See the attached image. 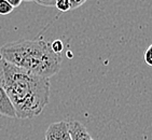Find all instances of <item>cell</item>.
I'll list each match as a JSON object with an SVG mask.
<instances>
[{
    "instance_id": "1",
    "label": "cell",
    "mask_w": 152,
    "mask_h": 140,
    "mask_svg": "<svg viewBox=\"0 0 152 140\" xmlns=\"http://www.w3.org/2000/svg\"><path fill=\"white\" fill-rule=\"evenodd\" d=\"M0 79L14 106L16 117L31 119L43 111L50 101V80L0 61Z\"/></svg>"
},
{
    "instance_id": "2",
    "label": "cell",
    "mask_w": 152,
    "mask_h": 140,
    "mask_svg": "<svg viewBox=\"0 0 152 140\" xmlns=\"http://www.w3.org/2000/svg\"><path fill=\"white\" fill-rule=\"evenodd\" d=\"M3 61L28 72L50 79L61 67V54L52 50L51 43L42 39L20 40L6 43L0 49Z\"/></svg>"
},
{
    "instance_id": "3",
    "label": "cell",
    "mask_w": 152,
    "mask_h": 140,
    "mask_svg": "<svg viewBox=\"0 0 152 140\" xmlns=\"http://www.w3.org/2000/svg\"><path fill=\"white\" fill-rule=\"evenodd\" d=\"M45 140H72L67 121L52 123L45 131Z\"/></svg>"
},
{
    "instance_id": "4",
    "label": "cell",
    "mask_w": 152,
    "mask_h": 140,
    "mask_svg": "<svg viewBox=\"0 0 152 140\" xmlns=\"http://www.w3.org/2000/svg\"><path fill=\"white\" fill-rule=\"evenodd\" d=\"M0 114L9 117H16L14 106L12 104L10 97L8 96L6 90L3 88L1 79H0Z\"/></svg>"
},
{
    "instance_id": "5",
    "label": "cell",
    "mask_w": 152,
    "mask_h": 140,
    "mask_svg": "<svg viewBox=\"0 0 152 140\" xmlns=\"http://www.w3.org/2000/svg\"><path fill=\"white\" fill-rule=\"evenodd\" d=\"M68 128L72 140H91L92 137L88 129L79 121H67Z\"/></svg>"
},
{
    "instance_id": "6",
    "label": "cell",
    "mask_w": 152,
    "mask_h": 140,
    "mask_svg": "<svg viewBox=\"0 0 152 140\" xmlns=\"http://www.w3.org/2000/svg\"><path fill=\"white\" fill-rule=\"evenodd\" d=\"M57 8V10L61 12H68L71 9V3L69 0H56L55 6Z\"/></svg>"
},
{
    "instance_id": "7",
    "label": "cell",
    "mask_w": 152,
    "mask_h": 140,
    "mask_svg": "<svg viewBox=\"0 0 152 140\" xmlns=\"http://www.w3.org/2000/svg\"><path fill=\"white\" fill-rule=\"evenodd\" d=\"M13 7L10 4L7 0H0V14L1 15H7L10 14L13 11Z\"/></svg>"
},
{
    "instance_id": "8",
    "label": "cell",
    "mask_w": 152,
    "mask_h": 140,
    "mask_svg": "<svg viewBox=\"0 0 152 140\" xmlns=\"http://www.w3.org/2000/svg\"><path fill=\"white\" fill-rule=\"evenodd\" d=\"M51 47H52V50L54 52L58 53V54H61L63 52V50H64V43L61 40H54L51 43Z\"/></svg>"
},
{
    "instance_id": "9",
    "label": "cell",
    "mask_w": 152,
    "mask_h": 140,
    "mask_svg": "<svg viewBox=\"0 0 152 140\" xmlns=\"http://www.w3.org/2000/svg\"><path fill=\"white\" fill-rule=\"evenodd\" d=\"M145 61H146L147 65H149L152 67V44L149 45V47L146 50L145 53Z\"/></svg>"
},
{
    "instance_id": "10",
    "label": "cell",
    "mask_w": 152,
    "mask_h": 140,
    "mask_svg": "<svg viewBox=\"0 0 152 140\" xmlns=\"http://www.w3.org/2000/svg\"><path fill=\"white\" fill-rule=\"evenodd\" d=\"M35 1L40 6L44 7H54L56 2V0H35Z\"/></svg>"
},
{
    "instance_id": "11",
    "label": "cell",
    "mask_w": 152,
    "mask_h": 140,
    "mask_svg": "<svg viewBox=\"0 0 152 140\" xmlns=\"http://www.w3.org/2000/svg\"><path fill=\"white\" fill-rule=\"evenodd\" d=\"M71 3V9H77L80 6H82L83 3L86 2V0H69Z\"/></svg>"
},
{
    "instance_id": "12",
    "label": "cell",
    "mask_w": 152,
    "mask_h": 140,
    "mask_svg": "<svg viewBox=\"0 0 152 140\" xmlns=\"http://www.w3.org/2000/svg\"><path fill=\"white\" fill-rule=\"evenodd\" d=\"M7 1H8L13 8H16V7H18L20 3L23 2V0H7Z\"/></svg>"
},
{
    "instance_id": "13",
    "label": "cell",
    "mask_w": 152,
    "mask_h": 140,
    "mask_svg": "<svg viewBox=\"0 0 152 140\" xmlns=\"http://www.w3.org/2000/svg\"><path fill=\"white\" fill-rule=\"evenodd\" d=\"M23 1H26V2H30V1H35V0H23Z\"/></svg>"
},
{
    "instance_id": "14",
    "label": "cell",
    "mask_w": 152,
    "mask_h": 140,
    "mask_svg": "<svg viewBox=\"0 0 152 140\" xmlns=\"http://www.w3.org/2000/svg\"><path fill=\"white\" fill-rule=\"evenodd\" d=\"M1 59H2V57H1V55H0V61H1Z\"/></svg>"
},
{
    "instance_id": "15",
    "label": "cell",
    "mask_w": 152,
    "mask_h": 140,
    "mask_svg": "<svg viewBox=\"0 0 152 140\" xmlns=\"http://www.w3.org/2000/svg\"><path fill=\"white\" fill-rule=\"evenodd\" d=\"M91 140H94V139H91Z\"/></svg>"
}]
</instances>
